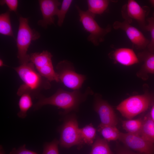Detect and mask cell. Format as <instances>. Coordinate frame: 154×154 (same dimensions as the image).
<instances>
[{"label":"cell","instance_id":"cell-1","mask_svg":"<svg viewBox=\"0 0 154 154\" xmlns=\"http://www.w3.org/2000/svg\"><path fill=\"white\" fill-rule=\"evenodd\" d=\"M94 92L90 87L87 88L83 93L79 90L68 92L59 88L56 92L48 97H42L34 106V109L37 110L46 105L57 106L64 110L63 114H66L72 111H76L79 105L85 101L89 95Z\"/></svg>","mask_w":154,"mask_h":154},{"label":"cell","instance_id":"cell-2","mask_svg":"<svg viewBox=\"0 0 154 154\" xmlns=\"http://www.w3.org/2000/svg\"><path fill=\"white\" fill-rule=\"evenodd\" d=\"M13 68L23 82L17 90L18 96H21L24 93H28L32 98L39 99L43 97L40 93L41 90L51 88L50 82L39 73L31 62Z\"/></svg>","mask_w":154,"mask_h":154},{"label":"cell","instance_id":"cell-3","mask_svg":"<svg viewBox=\"0 0 154 154\" xmlns=\"http://www.w3.org/2000/svg\"><path fill=\"white\" fill-rule=\"evenodd\" d=\"M154 103V95L146 92L126 99L117 106L116 109L123 116L131 119L151 108Z\"/></svg>","mask_w":154,"mask_h":154},{"label":"cell","instance_id":"cell-4","mask_svg":"<svg viewBox=\"0 0 154 154\" xmlns=\"http://www.w3.org/2000/svg\"><path fill=\"white\" fill-rule=\"evenodd\" d=\"M17 38L18 50L17 57L20 64L30 62V55L27 52L32 41L40 37V34L34 29H32L28 23L27 18L20 16Z\"/></svg>","mask_w":154,"mask_h":154},{"label":"cell","instance_id":"cell-5","mask_svg":"<svg viewBox=\"0 0 154 154\" xmlns=\"http://www.w3.org/2000/svg\"><path fill=\"white\" fill-rule=\"evenodd\" d=\"M76 7L84 29L90 33L88 40L94 45L98 46L104 41L106 35L111 30V27L109 25L105 28L101 27L94 19L95 15L88 11L82 10L77 5Z\"/></svg>","mask_w":154,"mask_h":154},{"label":"cell","instance_id":"cell-6","mask_svg":"<svg viewBox=\"0 0 154 154\" xmlns=\"http://www.w3.org/2000/svg\"><path fill=\"white\" fill-rule=\"evenodd\" d=\"M59 142L61 146L66 148L74 145L80 146L84 143L74 115L69 116L65 119L61 129Z\"/></svg>","mask_w":154,"mask_h":154},{"label":"cell","instance_id":"cell-7","mask_svg":"<svg viewBox=\"0 0 154 154\" xmlns=\"http://www.w3.org/2000/svg\"><path fill=\"white\" fill-rule=\"evenodd\" d=\"M56 69L60 82L74 90H79L86 80V76L76 73L72 64L67 60L59 62Z\"/></svg>","mask_w":154,"mask_h":154},{"label":"cell","instance_id":"cell-8","mask_svg":"<svg viewBox=\"0 0 154 154\" xmlns=\"http://www.w3.org/2000/svg\"><path fill=\"white\" fill-rule=\"evenodd\" d=\"M30 61L34 64L39 73L50 82H60L58 75L54 68L52 58V55L47 50L29 54Z\"/></svg>","mask_w":154,"mask_h":154},{"label":"cell","instance_id":"cell-9","mask_svg":"<svg viewBox=\"0 0 154 154\" xmlns=\"http://www.w3.org/2000/svg\"><path fill=\"white\" fill-rule=\"evenodd\" d=\"M118 140L128 148L141 154H154V144L140 135L121 132Z\"/></svg>","mask_w":154,"mask_h":154},{"label":"cell","instance_id":"cell-10","mask_svg":"<svg viewBox=\"0 0 154 154\" xmlns=\"http://www.w3.org/2000/svg\"><path fill=\"white\" fill-rule=\"evenodd\" d=\"M149 11L148 7H142L135 0H129L123 6L121 13L124 20L131 23L133 19L135 20L144 28L146 25L145 18Z\"/></svg>","mask_w":154,"mask_h":154},{"label":"cell","instance_id":"cell-11","mask_svg":"<svg viewBox=\"0 0 154 154\" xmlns=\"http://www.w3.org/2000/svg\"><path fill=\"white\" fill-rule=\"evenodd\" d=\"M115 29H121L124 31L134 46L137 49H143L147 47L149 40L138 29L132 26L127 21H115L113 25Z\"/></svg>","mask_w":154,"mask_h":154},{"label":"cell","instance_id":"cell-12","mask_svg":"<svg viewBox=\"0 0 154 154\" xmlns=\"http://www.w3.org/2000/svg\"><path fill=\"white\" fill-rule=\"evenodd\" d=\"M94 108L99 116L100 125L116 126L117 119L113 108L98 94L94 95Z\"/></svg>","mask_w":154,"mask_h":154},{"label":"cell","instance_id":"cell-13","mask_svg":"<svg viewBox=\"0 0 154 154\" xmlns=\"http://www.w3.org/2000/svg\"><path fill=\"white\" fill-rule=\"evenodd\" d=\"M38 2L42 16L38 24L45 28L48 25L54 24V16L56 15L61 3L57 0H40Z\"/></svg>","mask_w":154,"mask_h":154},{"label":"cell","instance_id":"cell-14","mask_svg":"<svg viewBox=\"0 0 154 154\" xmlns=\"http://www.w3.org/2000/svg\"><path fill=\"white\" fill-rule=\"evenodd\" d=\"M110 57L122 65L129 66L139 62V60L134 51L128 48L116 49L109 54Z\"/></svg>","mask_w":154,"mask_h":154},{"label":"cell","instance_id":"cell-15","mask_svg":"<svg viewBox=\"0 0 154 154\" xmlns=\"http://www.w3.org/2000/svg\"><path fill=\"white\" fill-rule=\"evenodd\" d=\"M138 57L139 60L143 62V63L137 72V76L145 80L148 74H154V53L144 51L139 53Z\"/></svg>","mask_w":154,"mask_h":154},{"label":"cell","instance_id":"cell-16","mask_svg":"<svg viewBox=\"0 0 154 154\" xmlns=\"http://www.w3.org/2000/svg\"><path fill=\"white\" fill-rule=\"evenodd\" d=\"M141 136L154 144V121L149 113L143 118Z\"/></svg>","mask_w":154,"mask_h":154},{"label":"cell","instance_id":"cell-17","mask_svg":"<svg viewBox=\"0 0 154 154\" xmlns=\"http://www.w3.org/2000/svg\"><path fill=\"white\" fill-rule=\"evenodd\" d=\"M143 118L128 119L122 122L123 128L127 133L141 135Z\"/></svg>","mask_w":154,"mask_h":154},{"label":"cell","instance_id":"cell-18","mask_svg":"<svg viewBox=\"0 0 154 154\" xmlns=\"http://www.w3.org/2000/svg\"><path fill=\"white\" fill-rule=\"evenodd\" d=\"M87 10L92 14L101 15L107 9L110 1L107 0H88Z\"/></svg>","mask_w":154,"mask_h":154},{"label":"cell","instance_id":"cell-19","mask_svg":"<svg viewBox=\"0 0 154 154\" xmlns=\"http://www.w3.org/2000/svg\"><path fill=\"white\" fill-rule=\"evenodd\" d=\"M20 96L18 103L20 110L17 114L19 117L23 119L27 116V111L33 106L32 97L28 93H24Z\"/></svg>","mask_w":154,"mask_h":154},{"label":"cell","instance_id":"cell-20","mask_svg":"<svg viewBox=\"0 0 154 154\" xmlns=\"http://www.w3.org/2000/svg\"><path fill=\"white\" fill-rule=\"evenodd\" d=\"M98 130L104 139L108 141L119 139L121 133L116 126L100 124Z\"/></svg>","mask_w":154,"mask_h":154},{"label":"cell","instance_id":"cell-21","mask_svg":"<svg viewBox=\"0 0 154 154\" xmlns=\"http://www.w3.org/2000/svg\"><path fill=\"white\" fill-rule=\"evenodd\" d=\"M0 33L14 37L10 20V11L0 15Z\"/></svg>","mask_w":154,"mask_h":154},{"label":"cell","instance_id":"cell-22","mask_svg":"<svg viewBox=\"0 0 154 154\" xmlns=\"http://www.w3.org/2000/svg\"><path fill=\"white\" fill-rule=\"evenodd\" d=\"M90 154H114L107 140L97 137L93 144Z\"/></svg>","mask_w":154,"mask_h":154},{"label":"cell","instance_id":"cell-23","mask_svg":"<svg viewBox=\"0 0 154 154\" xmlns=\"http://www.w3.org/2000/svg\"><path fill=\"white\" fill-rule=\"evenodd\" d=\"M80 131L84 143L89 145L93 144L95 137L96 130L91 124L80 128Z\"/></svg>","mask_w":154,"mask_h":154},{"label":"cell","instance_id":"cell-24","mask_svg":"<svg viewBox=\"0 0 154 154\" xmlns=\"http://www.w3.org/2000/svg\"><path fill=\"white\" fill-rule=\"evenodd\" d=\"M147 24L143 29L150 32L151 35V40L147 46L148 51L151 53H154V14L153 16L147 19Z\"/></svg>","mask_w":154,"mask_h":154},{"label":"cell","instance_id":"cell-25","mask_svg":"<svg viewBox=\"0 0 154 154\" xmlns=\"http://www.w3.org/2000/svg\"><path fill=\"white\" fill-rule=\"evenodd\" d=\"M72 2V0H63L62 1L61 8L59 9L56 15L58 18L57 25L58 26H62L66 15Z\"/></svg>","mask_w":154,"mask_h":154},{"label":"cell","instance_id":"cell-26","mask_svg":"<svg viewBox=\"0 0 154 154\" xmlns=\"http://www.w3.org/2000/svg\"><path fill=\"white\" fill-rule=\"evenodd\" d=\"M59 141L54 139L51 142L46 143L44 146L42 154H59L58 145Z\"/></svg>","mask_w":154,"mask_h":154},{"label":"cell","instance_id":"cell-27","mask_svg":"<svg viewBox=\"0 0 154 154\" xmlns=\"http://www.w3.org/2000/svg\"><path fill=\"white\" fill-rule=\"evenodd\" d=\"M0 5H6L10 11L16 12L17 9L18 1L17 0H1L0 1Z\"/></svg>","mask_w":154,"mask_h":154},{"label":"cell","instance_id":"cell-28","mask_svg":"<svg viewBox=\"0 0 154 154\" xmlns=\"http://www.w3.org/2000/svg\"><path fill=\"white\" fill-rule=\"evenodd\" d=\"M9 154H38L36 152L28 150L26 148V145L24 144L17 149L13 148Z\"/></svg>","mask_w":154,"mask_h":154},{"label":"cell","instance_id":"cell-29","mask_svg":"<svg viewBox=\"0 0 154 154\" xmlns=\"http://www.w3.org/2000/svg\"><path fill=\"white\" fill-rule=\"evenodd\" d=\"M116 154H141L135 153L130 150L127 148L121 147L117 148Z\"/></svg>","mask_w":154,"mask_h":154},{"label":"cell","instance_id":"cell-30","mask_svg":"<svg viewBox=\"0 0 154 154\" xmlns=\"http://www.w3.org/2000/svg\"><path fill=\"white\" fill-rule=\"evenodd\" d=\"M150 116L154 121V103L151 108L150 111L149 112Z\"/></svg>","mask_w":154,"mask_h":154},{"label":"cell","instance_id":"cell-31","mask_svg":"<svg viewBox=\"0 0 154 154\" xmlns=\"http://www.w3.org/2000/svg\"><path fill=\"white\" fill-rule=\"evenodd\" d=\"M3 66H7L6 65H5L3 62V61L2 59H0V67H2Z\"/></svg>","mask_w":154,"mask_h":154},{"label":"cell","instance_id":"cell-32","mask_svg":"<svg viewBox=\"0 0 154 154\" xmlns=\"http://www.w3.org/2000/svg\"><path fill=\"white\" fill-rule=\"evenodd\" d=\"M149 2L152 6L154 7V0H149Z\"/></svg>","mask_w":154,"mask_h":154},{"label":"cell","instance_id":"cell-33","mask_svg":"<svg viewBox=\"0 0 154 154\" xmlns=\"http://www.w3.org/2000/svg\"><path fill=\"white\" fill-rule=\"evenodd\" d=\"M0 154H4L3 151L2 150V147H0Z\"/></svg>","mask_w":154,"mask_h":154}]
</instances>
